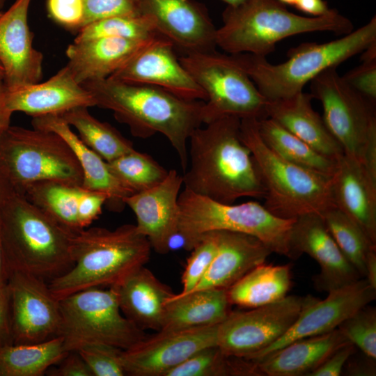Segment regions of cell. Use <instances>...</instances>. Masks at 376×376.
<instances>
[{
	"mask_svg": "<svg viewBox=\"0 0 376 376\" xmlns=\"http://www.w3.org/2000/svg\"><path fill=\"white\" fill-rule=\"evenodd\" d=\"M240 123L236 116H223L191 134L189 166L182 175L185 189L226 204L242 197L263 198L251 152L240 138Z\"/></svg>",
	"mask_w": 376,
	"mask_h": 376,
	"instance_id": "obj_1",
	"label": "cell"
},
{
	"mask_svg": "<svg viewBox=\"0 0 376 376\" xmlns=\"http://www.w3.org/2000/svg\"><path fill=\"white\" fill-rule=\"evenodd\" d=\"M92 94L95 106L111 110L136 137L162 134L175 150L183 173L188 163L187 143L191 134L203 124L204 101L187 100L157 86L109 78L82 84Z\"/></svg>",
	"mask_w": 376,
	"mask_h": 376,
	"instance_id": "obj_2",
	"label": "cell"
},
{
	"mask_svg": "<svg viewBox=\"0 0 376 376\" xmlns=\"http://www.w3.org/2000/svg\"><path fill=\"white\" fill-rule=\"evenodd\" d=\"M152 247L136 225L124 224L114 230L102 227L75 233L71 246L73 266L49 281L48 286L60 300L77 292L120 283L150 259Z\"/></svg>",
	"mask_w": 376,
	"mask_h": 376,
	"instance_id": "obj_3",
	"label": "cell"
},
{
	"mask_svg": "<svg viewBox=\"0 0 376 376\" xmlns=\"http://www.w3.org/2000/svg\"><path fill=\"white\" fill-rule=\"evenodd\" d=\"M75 233L18 192L0 209V238L8 272L49 281L65 274L73 266Z\"/></svg>",
	"mask_w": 376,
	"mask_h": 376,
	"instance_id": "obj_4",
	"label": "cell"
},
{
	"mask_svg": "<svg viewBox=\"0 0 376 376\" xmlns=\"http://www.w3.org/2000/svg\"><path fill=\"white\" fill-rule=\"evenodd\" d=\"M223 25L217 29L216 44L230 54L247 53L266 57L276 44L286 38L309 32L347 34L352 22L331 9L326 15L304 17L288 10L277 0H246L228 6L222 13Z\"/></svg>",
	"mask_w": 376,
	"mask_h": 376,
	"instance_id": "obj_5",
	"label": "cell"
},
{
	"mask_svg": "<svg viewBox=\"0 0 376 376\" xmlns=\"http://www.w3.org/2000/svg\"><path fill=\"white\" fill-rule=\"evenodd\" d=\"M376 42V17L343 37L324 43L305 42L290 49L288 59L273 64L265 56L242 53L229 54L268 100L290 97L319 74L336 68Z\"/></svg>",
	"mask_w": 376,
	"mask_h": 376,
	"instance_id": "obj_6",
	"label": "cell"
},
{
	"mask_svg": "<svg viewBox=\"0 0 376 376\" xmlns=\"http://www.w3.org/2000/svg\"><path fill=\"white\" fill-rule=\"evenodd\" d=\"M240 138L251 152L264 189L263 205L272 214L296 219L307 214L321 215L335 205L332 177L279 157L261 139L257 119H241Z\"/></svg>",
	"mask_w": 376,
	"mask_h": 376,
	"instance_id": "obj_7",
	"label": "cell"
},
{
	"mask_svg": "<svg viewBox=\"0 0 376 376\" xmlns=\"http://www.w3.org/2000/svg\"><path fill=\"white\" fill-rule=\"evenodd\" d=\"M178 205V235L187 251L207 233L230 231L252 235L272 253L297 259L290 241L295 219L279 217L257 201L226 204L184 188Z\"/></svg>",
	"mask_w": 376,
	"mask_h": 376,
	"instance_id": "obj_8",
	"label": "cell"
},
{
	"mask_svg": "<svg viewBox=\"0 0 376 376\" xmlns=\"http://www.w3.org/2000/svg\"><path fill=\"white\" fill-rule=\"evenodd\" d=\"M0 170L17 192L43 180L82 185L83 173L71 148L49 130L10 126L0 138Z\"/></svg>",
	"mask_w": 376,
	"mask_h": 376,
	"instance_id": "obj_9",
	"label": "cell"
},
{
	"mask_svg": "<svg viewBox=\"0 0 376 376\" xmlns=\"http://www.w3.org/2000/svg\"><path fill=\"white\" fill-rule=\"evenodd\" d=\"M59 301L61 336L65 350L99 343L127 350L143 339L144 330L121 313L115 287L92 288Z\"/></svg>",
	"mask_w": 376,
	"mask_h": 376,
	"instance_id": "obj_10",
	"label": "cell"
},
{
	"mask_svg": "<svg viewBox=\"0 0 376 376\" xmlns=\"http://www.w3.org/2000/svg\"><path fill=\"white\" fill-rule=\"evenodd\" d=\"M181 64L207 96L203 124L233 116L240 119L267 118V100L230 55L192 52L179 57Z\"/></svg>",
	"mask_w": 376,
	"mask_h": 376,
	"instance_id": "obj_11",
	"label": "cell"
},
{
	"mask_svg": "<svg viewBox=\"0 0 376 376\" xmlns=\"http://www.w3.org/2000/svg\"><path fill=\"white\" fill-rule=\"evenodd\" d=\"M311 92L320 102L324 122L344 154L362 163L367 148L376 144L375 102L349 86L336 68L315 77Z\"/></svg>",
	"mask_w": 376,
	"mask_h": 376,
	"instance_id": "obj_12",
	"label": "cell"
},
{
	"mask_svg": "<svg viewBox=\"0 0 376 376\" xmlns=\"http://www.w3.org/2000/svg\"><path fill=\"white\" fill-rule=\"evenodd\" d=\"M307 296L283 299L246 311H230L217 326V345L227 355L250 359L280 338L295 322Z\"/></svg>",
	"mask_w": 376,
	"mask_h": 376,
	"instance_id": "obj_13",
	"label": "cell"
},
{
	"mask_svg": "<svg viewBox=\"0 0 376 376\" xmlns=\"http://www.w3.org/2000/svg\"><path fill=\"white\" fill-rule=\"evenodd\" d=\"M7 285L13 344L36 343L57 336L61 324L59 301L46 281L10 271Z\"/></svg>",
	"mask_w": 376,
	"mask_h": 376,
	"instance_id": "obj_14",
	"label": "cell"
},
{
	"mask_svg": "<svg viewBox=\"0 0 376 376\" xmlns=\"http://www.w3.org/2000/svg\"><path fill=\"white\" fill-rule=\"evenodd\" d=\"M217 325L156 331L121 353L127 375L166 376L199 350L217 345Z\"/></svg>",
	"mask_w": 376,
	"mask_h": 376,
	"instance_id": "obj_15",
	"label": "cell"
},
{
	"mask_svg": "<svg viewBox=\"0 0 376 376\" xmlns=\"http://www.w3.org/2000/svg\"><path fill=\"white\" fill-rule=\"evenodd\" d=\"M375 299L376 289L364 278L328 292L324 299L307 295L302 311L285 334L249 359L258 360L295 340L333 331Z\"/></svg>",
	"mask_w": 376,
	"mask_h": 376,
	"instance_id": "obj_16",
	"label": "cell"
},
{
	"mask_svg": "<svg viewBox=\"0 0 376 376\" xmlns=\"http://www.w3.org/2000/svg\"><path fill=\"white\" fill-rule=\"evenodd\" d=\"M108 78L161 88L187 100L205 102L203 90L181 64L173 43L159 36Z\"/></svg>",
	"mask_w": 376,
	"mask_h": 376,
	"instance_id": "obj_17",
	"label": "cell"
},
{
	"mask_svg": "<svg viewBox=\"0 0 376 376\" xmlns=\"http://www.w3.org/2000/svg\"><path fill=\"white\" fill-rule=\"evenodd\" d=\"M290 241L297 258L306 253L318 263L320 273L313 279L318 291L328 292L361 279L339 249L321 215L307 214L296 218Z\"/></svg>",
	"mask_w": 376,
	"mask_h": 376,
	"instance_id": "obj_18",
	"label": "cell"
},
{
	"mask_svg": "<svg viewBox=\"0 0 376 376\" xmlns=\"http://www.w3.org/2000/svg\"><path fill=\"white\" fill-rule=\"evenodd\" d=\"M143 14L182 54L216 50L215 28L204 5L193 0H141Z\"/></svg>",
	"mask_w": 376,
	"mask_h": 376,
	"instance_id": "obj_19",
	"label": "cell"
},
{
	"mask_svg": "<svg viewBox=\"0 0 376 376\" xmlns=\"http://www.w3.org/2000/svg\"><path fill=\"white\" fill-rule=\"evenodd\" d=\"M31 1L15 0L0 16V63L7 88L38 83L42 77L43 55L33 45L28 24Z\"/></svg>",
	"mask_w": 376,
	"mask_h": 376,
	"instance_id": "obj_20",
	"label": "cell"
},
{
	"mask_svg": "<svg viewBox=\"0 0 376 376\" xmlns=\"http://www.w3.org/2000/svg\"><path fill=\"white\" fill-rule=\"evenodd\" d=\"M182 177L175 169L158 185L124 200L136 216L138 231L159 254L170 251L171 240L178 235V196Z\"/></svg>",
	"mask_w": 376,
	"mask_h": 376,
	"instance_id": "obj_21",
	"label": "cell"
},
{
	"mask_svg": "<svg viewBox=\"0 0 376 376\" xmlns=\"http://www.w3.org/2000/svg\"><path fill=\"white\" fill-rule=\"evenodd\" d=\"M5 100L11 112H23L33 118L95 107L92 94L75 79L66 66L43 82L15 88L5 86Z\"/></svg>",
	"mask_w": 376,
	"mask_h": 376,
	"instance_id": "obj_22",
	"label": "cell"
},
{
	"mask_svg": "<svg viewBox=\"0 0 376 376\" xmlns=\"http://www.w3.org/2000/svg\"><path fill=\"white\" fill-rule=\"evenodd\" d=\"M102 37L73 41L65 51L66 67L80 84L108 78L156 37Z\"/></svg>",
	"mask_w": 376,
	"mask_h": 376,
	"instance_id": "obj_23",
	"label": "cell"
},
{
	"mask_svg": "<svg viewBox=\"0 0 376 376\" xmlns=\"http://www.w3.org/2000/svg\"><path fill=\"white\" fill-rule=\"evenodd\" d=\"M336 162L332 176L334 204L376 244V180L361 162L345 154Z\"/></svg>",
	"mask_w": 376,
	"mask_h": 376,
	"instance_id": "obj_24",
	"label": "cell"
},
{
	"mask_svg": "<svg viewBox=\"0 0 376 376\" xmlns=\"http://www.w3.org/2000/svg\"><path fill=\"white\" fill-rule=\"evenodd\" d=\"M217 233V253L206 274L191 292L202 289L227 290L253 267L265 262L272 253L252 235L230 231Z\"/></svg>",
	"mask_w": 376,
	"mask_h": 376,
	"instance_id": "obj_25",
	"label": "cell"
},
{
	"mask_svg": "<svg viewBox=\"0 0 376 376\" xmlns=\"http://www.w3.org/2000/svg\"><path fill=\"white\" fill-rule=\"evenodd\" d=\"M31 124L34 128L56 133L67 142L82 170L81 186L84 189L105 194L108 197L107 203L113 210H120L123 207L124 200L133 193L115 177L107 162L72 132L61 116L52 114L34 117Z\"/></svg>",
	"mask_w": 376,
	"mask_h": 376,
	"instance_id": "obj_26",
	"label": "cell"
},
{
	"mask_svg": "<svg viewBox=\"0 0 376 376\" xmlns=\"http://www.w3.org/2000/svg\"><path fill=\"white\" fill-rule=\"evenodd\" d=\"M121 313L140 329H162L166 304L175 293L142 266L114 285Z\"/></svg>",
	"mask_w": 376,
	"mask_h": 376,
	"instance_id": "obj_27",
	"label": "cell"
},
{
	"mask_svg": "<svg viewBox=\"0 0 376 376\" xmlns=\"http://www.w3.org/2000/svg\"><path fill=\"white\" fill-rule=\"evenodd\" d=\"M350 343L338 329L299 339L258 359V375L308 376L336 349Z\"/></svg>",
	"mask_w": 376,
	"mask_h": 376,
	"instance_id": "obj_28",
	"label": "cell"
},
{
	"mask_svg": "<svg viewBox=\"0 0 376 376\" xmlns=\"http://www.w3.org/2000/svg\"><path fill=\"white\" fill-rule=\"evenodd\" d=\"M311 93L301 91L290 97L268 100L269 118L325 157L336 160L344 154L338 142L311 104Z\"/></svg>",
	"mask_w": 376,
	"mask_h": 376,
	"instance_id": "obj_29",
	"label": "cell"
},
{
	"mask_svg": "<svg viewBox=\"0 0 376 376\" xmlns=\"http://www.w3.org/2000/svg\"><path fill=\"white\" fill-rule=\"evenodd\" d=\"M230 305L226 289H202L185 295L175 294L167 301L161 330L217 325L231 311Z\"/></svg>",
	"mask_w": 376,
	"mask_h": 376,
	"instance_id": "obj_30",
	"label": "cell"
},
{
	"mask_svg": "<svg viewBox=\"0 0 376 376\" xmlns=\"http://www.w3.org/2000/svg\"><path fill=\"white\" fill-rule=\"evenodd\" d=\"M290 266L265 262L256 266L227 289L230 303L252 308L283 299L292 285Z\"/></svg>",
	"mask_w": 376,
	"mask_h": 376,
	"instance_id": "obj_31",
	"label": "cell"
},
{
	"mask_svg": "<svg viewBox=\"0 0 376 376\" xmlns=\"http://www.w3.org/2000/svg\"><path fill=\"white\" fill-rule=\"evenodd\" d=\"M68 352L61 336L29 344L0 347V376H41Z\"/></svg>",
	"mask_w": 376,
	"mask_h": 376,
	"instance_id": "obj_32",
	"label": "cell"
},
{
	"mask_svg": "<svg viewBox=\"0 0 376 376\" xmlns=\"http://www.w3.org/2000/svg\"><path fill=\"white\" fill-rule=\"evenodd\" d=\"M259 134L264 143L285 160L332 177L337 162L318 152L269 118L258 120Z\"/></svg>",
	"mask_w": 376,
	"mask_h": 376,
	"instance_id": "obj_33",
	"label": "cell"
},
{
	"mask_svg": "<svg viewBox=\"0 0 376 376\" xmlns=\"http://www.w3.org/2000/svg\"><path fill=\"white\" fill-rule=\"evenodd\" d=\"M84 188L62 181L43 180L29 184L19 192L58 224L77 233L78 205Z\"/></svg>",
	"mask_w": 376,
	"mask_h": 376,
	"instance_id": "obj_34",
	"label": "cell"
},
{
	"mask_svg": "<svg viewBox=\"0 0 376 376\" xmlns=\"http://www.w3.org/2000/svg\"><path fill=\"white\" fill-rule=\"evenodd\" d=\"M79 133V139L107 162L133 150L132 143L115 127L93 116L88 107H77L61 115Z\"/></svg>",
	"mask_w": 376,
	"mask_h": 376,
	"instance_id": "obj_35",
	"label": "cell"
},
{
	"mask_svg": "<svg viewBox=\"0 0 376 376\" xmlns=\"http://www.w3.org/2000/svg\"><path fill=\"white\" fill-rule=\"evenodd\" d=\"M321 217L343 255L361 277L364 278L366 260L370 253L376 250V244L356 222L336 205L326 210Z\"/></svg>",
	"mask_w": 376,
	"mask_h": 376,
	"instance_id": "obj_36",
	"label": "cell"
},
{
	"mask_svg": "<svg viewBox=\"0 0 376 376\" xmlns=\"http://www.w3.org/2000/svg\"><path fill=\"white\" fill-rule=\"evenodd\" d=\"M257 376L253 361L226 354L217 346L205 347L166 376Z\"/></svg>",
	"mask_w": 376,
	"mask_h": 376,
	"instance_id": "obj_37",
	"label": "cell"
},
{
	"mask_svg": "<svg viewBox=\"0 0 376 376\" xmlns=\"http://www.w3.org/2000/svg\"><path fill=\"white\" fill-rule=\"evenodd\" d=\"M107 164L115 177L133 194L158 185L169 173L150 155L135 149Z\"/></svg>",
	"mask_w": 376,
	"mask_h": 376,
	"instance_id": "obj_38",
	"label": "cell"
},
{
	"mask_svg": "<svg viewBox=\"0 0 376 376\" xmlns=\"http://www.w3.org/2000/svg\"><path fill=\"white\" fill-rule=\"evenodd\" d=\"M157 36L161 35L157 32L155 22L150 15H117L101 19L81 27L74 41L102 37L147 39Z\"/></svg>",
	"mask_w": 376,
	"mask_h": 376,
	"instance_id": "obj_39",
	"label": "cell"
},
{
	"mask_svg": "<svg viewBox=\"0 0 376 376\" xmlns=\"http://www.w3.org/2000/svg\"><path fill=\"white\" fill-rule=\"evenodd\" d=\"M346 338L368 357L376 359V308H361L338 327Z\"/></svg>",
	"mask_w": 376,
	"mask_h": 376,
	"instance_id": "obj_40",
	"label": "cell"
},
{
	"mask_svg": "<svg viewBox=\"0 0 376 376\" xmlns=\"http://www.w3.org/2000/svg\"><path fill=\"white\" fill-rule=\"evenodd\" d=\"M218 247L217 231H212L202 235L187 259L182 275V290L179 295L191 292L206 274Z\"/></svg>",
	"mask_w": 376,
	"mask_h": 376,
	"instance_id": "obj_41",
	"label": "cell"
},
{
	"mask_svg": "<svg viewBox=\"0 0 376 376\" xmlns=\"http://www.w3.org/2000/svg\"><path fill=\"white\" fill-rule=\"evenodd\" d=\"M123 350L105 344H88L77 352L88 365L93 376H123Z\"/></svg>",
	"mask_w": 376,
	"mask_h": 376,
	"instance_id": "obj_42",
	"label": "cell"
},
{
	"mask_svg": "<svg viewBox=\"0 0 376 376\" xmlns=\"http://www.w3.org/2000/svg\"><path fill=\"white\" fill-rule=\"evenodd\" d=\"M83 26L93 22L117 15H143L141 0H83Z\"/></svg>",
	"mask_w": 376,
	"mask_h": 376,
	"instance_id": "obj_43",
	"label": "cell"
},
{
	"mask_svg": "<svg viewBox=\"0 0 376 376\" xmlns=\"http://www.w3.org/2000/svg\"><path fill=\"white\" fill-rule=\"evenodd\" d=\"M47 8L52 19L71 29L79 30L84 20L83 0H47Z\"/></svg>",
	"mask_w": 376,
	"mask_h": 376,
	"instance_id": "obj_44",
	"label": "cell"
},
{
	"mask_svg": "<svg viewBox=\"0 0 376 376\" xmlns=\"http://www.w3.org/2000/svg\"><path fill=\"white\" fill-rule=\"evenodd\" d=\"M345 81L357 92L375 102L376 100V60L361 61V63L342 76Z\"/></svg>",
	"mask_w": 376,
	"mask_h": 376,
	"instance_id": "obj_45",
	"label": "cell"
},
{
	"mask_svg": "<svg viewBox=\"0 0 376 376\" xmlns=\"http://www.w3.org/2000/svg\"><path fill=\"white\" fill-rule=\"evenodd\" d=\"M107 201L105 194L84 188L78 205V221L81 229L88 228L97 219Z\"/></svg>",
	"mask_w": 376,
	"mask_h": 376,
	"instance_id": "obj_46",
	"label": "cell"
},
{
	"mask_svg": "<svg viewBox=\"0 0 376 376\" xmlns=\"http://www.w3.org/2000/svg\"><path fill=\"white\" fill-rule=\"evenodd\" d=\"M356 346L347 343L336 349L308 376L340 375L349 359L355 352Z\"/></svg>",
	"mask_w": 376,
	"mask_h": 376,
	"instance_id": "obj_47",
	"label": "cell"
},
{
	"mask_svg": "<svg viewBox=\"0 0 376 376\" xmlns=\"http://www.w3.org/2000/svg\"><path fill=\"white\" fill-rule=\"evenodd\" d=\"M55 368L46 372L51 376H93L88 365L78 352H69Z\"/></svg>",
	"mask_w": 376,
	"mask_h": 376,
	"instance_id": "obj_48",
	"label": "cell"
},
{
	"mask_svg": "<svg viewBox=\"0 0 376 376\" xmlns=\"http://www.w3.org/2000/svg\"><path fill=\"white\" fill-rule=\"evenodd\" d=\"M13 344L10 293L7 284L0 285V347Z\"/></svg>",
	"mask_w": 376,
	"mask_h": 376,
	"instance_id": "obj_49",
	"label": "cell"
},
{
	"mask_svg": "<svg viewBox=\"0 0 376 376\" xmlns=\"http://www.w3.org/2000/svg\"><path fill=\"white\" fill-rule=\"evenodd\" d=\"M294 6L297 10L313 17L326 15L331 10L324 0H297Z\"/></svg>",
	"mask_w": 376,
	"mask_h": 376,
	"instance_id": "obj_50",
	"label": "cell"
},
{
	"mask_svg": "<svg viewBox=\"0 0 376 376\" xmlns=\"http://www.w3.org/2000/svg\"><path fill=\"white\" fill-rule=\"evenodd\" d=\"M11 112L6 104L5 85L3 80H0V138L10 126Z\"/></svg>",
	"mask_w": 376,
	"mask_h": 376,
	"instance_id": "obj_51",
	"label": "cell"
},
{
	"mask_svg": "<svg viewBox=\"0 0 376 376\" xmlns=\"http://www.w3.org/2000/svg\"><path fill=\"white\" fill-rule=\"evenodd\" d=\"M364 279L376 289V250L371 251L368 257Z\"/></svg>",
	"mask_w": 376,
	"mask_h": 376,
	"instance_id": "obj_52",
	"label": "cell"
},
{
	"mask_svg": "<svg viewBox=\"0 0 376 376\" xmlns=\"http://www.w3.org/2000/svg\"><path fill=\"white\" fill-rule=\"evenodd\" d=\"M15 192L14 187L0 170V209Z\"/></svg>",
	"mask_w": 376,
	"mask_h": 376,
	"instance_id": "obj_53",
	"label": "cell"
},
{
	"mask_svg": "<svg viewBox=\"0 0 376 376\" xmlns=\"http://www.w3.org/2000/svg\"><path fill=\"white\" fill-rule=\"evenodd\" d=\"M9 272L6 265L3 248L0 238V285L7 284Z\"/></svg>",
	"mask_w": 376,
	"mask_h": 376,
	"instance_id": "obj_54",
	"label": "cell"
},
{
	"mask_svg": "<svg viewBox=\"0 0 376 376\" xmlns=\"http://www.w3.org/2000/svg\"><path fill=\"white\" fill-rule=\"evenodd\" d=\"M222 1L226 3L228 6H237L244 3L246 0H222Z\"/></svg>",
	"mask_w": 376,
	"mask_h": 376,
	"instance_id": "obj_55",
	"label": "cell"
},
{
	"mask_svg": "<svg viewBox=\"0 0 376 376\" xmlns=\"http://www.w3.org/2000/svg\"><path fill=\"white\" fill-rule=\"evenodd\" d=\"M279 1L280 3L285 5V4H288V5H291V6H294L297 1V0H277Z\"/></svg>",
	"mask_w": 376,
	"mask_h": 376,
	"instance_id": "obj_56",
	"label": "cell"
},
{
	"mask_svg": "<svg viewBox=\"0 0 376 376\" xmlns=\"http://www.w3.org/2000/svg\"><path fill=\"white\" fill-rule=\"evenodd\" d=\"M3 79H4V71H3V68L1 64L0 63V80L3 81Z\"/></svg>",
	"mask_w": 376,
	"mask_h": 376,
	"instance_id": "obj_57",
	"label": "cell"
},
{
	"mask_svg": "<svg viewBox=\"0 0 376 376\" xmlns=\"http://www.w3.org/2000/svg\"><path fill=\"white\" fill-rule=\"evenodd\" d=\"M5 3V0H0V11L1 9L3 7Z\"/></svg>",
	"mask_w": 376,
	"mask_h": 376,
	"instance_id": "obj_58",
	"label": "cell"
},
{
	"mask_svg": "<svg viewBox=\"0 0 376 376\" xmlns=\"http://www.w3.org/2000/svg\"><path fill=\"white\" fill-rule=\"evenodd\" d=\"M1 13H2L1 11H0V16H1Z\"/></svg>",
	"mask_w": 376,
	"mask_h": 376,
	"instance_id": "obj_59",
	"label": "cell"
}]
</instances>
